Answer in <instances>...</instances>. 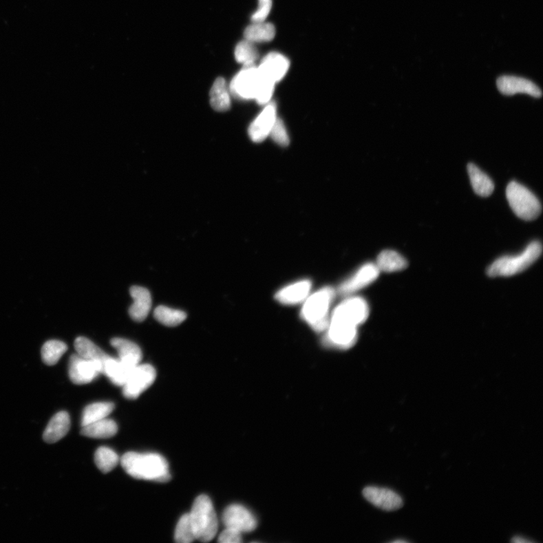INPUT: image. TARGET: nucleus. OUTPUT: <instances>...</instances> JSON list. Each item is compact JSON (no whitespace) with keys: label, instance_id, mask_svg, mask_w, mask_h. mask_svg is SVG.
Returning a JSON list of instances; mask_svg holds the SVG:
<instances>
[{"label":"nucleus","instance_id":"1","mask_svg":"<svg viewBox=\"0 0 543 543\" xmlns=\"http://www.w3.org/2000/svg\"><path fill=\"white\" fill-rule=\"evenodd\" d=\"M121 464L129 476L137 479L161 483L171 479L168 462L158 454L129 452L123 455Z\"/></svg>","mask_w":543,"mask_h":543},{"label":"nucleus","instance_id":"2","mask_svg":"<svg viewBox=\"0 0 543 543\" xmlns=\"http://www.w3.org/2000/svg\"><path fill=\"white\" fill-rule=\"evenodd\" d=\"M335 291L326 287L306 299L301 310L303 319L317 332H325L328 325L330 306L334 300Z\"/></svg>","mask_w":543,"mask_h":543},{"label":"nucleus","instance_id":"3","mask_svg":"<svg viewBox=\"0 0 543 543\" xmlns=\"http://www.w3.org/2000/svg\"><path fill=\"white\" fill-rule=\"evenodd\" d=\"M189 515L195 540L208 542L215 537L218 530L217 517L208 496L201 495L195 499Z\"/></svg>","mask_w":543,"mask_h":543},{"label":"nucleus","instance_id":"4","mask_svg":"<svg viewBox=\"0 0 543 543\" xmlns=\"http://www.w3.org/2000/svg\"><path fill=\"white\" fill-rule=\"evenodd\" d=\"M542 245L538 241L529 244L523 253L515 256H503L496 261L487 270L491 277H511L530 267L542 254Z\"/></svg>","mask_w":543,"mask_h":543},{"label":"nucleus","instance_id":"5","mask_svg":"<svg viewBox=\"0 0 543 543\" xmlns=\"http://www.w3.org/2000/svg\"><path fill=\"white\" fill-rule=\"evenodd\" d=\"M507 198L511 209L519 218L531 222L541 214V204L536 195L515 181L509 184Z\"/></svg>","mask_w":543,"mask_h":543},{"label":"nucleus","instance_id":"6","mask_svg":"<svg viewBox=\"0 0 543 543\" xmlns=\"http://www.w3.org/2000/svg\"><path fill=\"white\" fill-rule=\"evenodd\" d=\"M262 78L256 65L243 67L229 85L231 94L240 100H255Z\"/></svg>","mask_w":543,"mask_h":543},{"label":"nucleus","instance_id":"7","mask_svg":"<svg viewBox=\"0 0 543 543\" xmlns=\"http://www.w3.org/2000/svg\"><path fill=\"white\" fill-rule=\"evenodd\" d=\"M357 328L348 322L330 318L324 337V344L330 348L348 350L356 343Z\"/></svg>","mask_w":543,"mask_h":543},{"label":"nucleus","instance_id":"8","mask_svg":"<svg viewBox=\"0 0 543 543\" xmlns=\"http://www.w3.org/2000/svg\"><path fill=\"white\" fill-rule=\"evenodd\" d=\"M369 316V306L363 298L352 297L338 305L330 319H339L353 326L363 324Z\"/></svg>","mask_w":543,"mask_h":543},{"label":"nucleus","instance_id":"9","mask_svg":"<svg viewBox=\"0 0 543 543\" xmlns=\"http://www.w3.org/2000/svg\"><path fill=\"white\" fill-rule=\"evenodd\" d=\"M156 372L151 365H138L132 370L127 382L123 385V395L136 399L147 390L156 380Z\"/></svg>","mask_w":543,"mask_h":543},{"label":"nucleus","instance_id":"10","mask_svg":"<svg viewBox=\"0 0 543 543\" xmlns=\"http://www.w3.org/2000/svg\"><path fill=\"white\" fill-rule=\"evenodd\" d=\"M103 364L104 362L85 359L75 354L70 359V381L76 385L89 383L102 374Z\"/></svg>","mask_w":543,"mask_h":543},{"label":"nucleus","instance_id":"11","mask_svg":"<svg viewBox=\"0 0 543 543\" xmlns=\"http://www.w3.org/2000/svg\"><path fill=\"white\" fill-rule=\"evenodd\" d=\"M222 520L226 527L242 533L253 531L257 526L256 517L250 510L240 504L227 507L224 511Z\"/></svg>","mask_w":543,"mask_h":543},{"label":"nucleus","instance_id":"12","mask_svg":"<svg viewBox=\"0 0 543 543\" xmlns=\"http://www.w3.org/2000/svg\"><path fill=\"white\" fill-rule=\"evenodd\" d=\"M381 271L375 264L368 263L354 273L350 278L344 281L338 288V292L343 296H349L357 292L362 288L371 285L379 278Z\"/></svg>","mask_w":543,"mask_h":543},{"label":"nucleus","instance_id":"13","mask_svg":"<svg viewBox=\"0 0 543 543\" xmlns=\"http://www.w3.org/2000/svg\"><path fill=\"white\" fill-rule=\"evenodd\" d=\"M362 493L369 502L384 511H396L403 507L404 504L400 495L384 487L368 486L365 487Z\"/></svg>","mask_w":543,"mask_h":543},{"label":"nucleus","instance_id":"14","mask_svg":"<svg viewBox=\"0 0 543 543\" xmlns=\"http://www.w3.org/2000/svg\"><path fill=\"white\" fill-rule=\"evenodd\" d=\"M277 106L273 102L267 104L263 111L250 125L248 135L255 143H261L269 137L273 125L277 120Z\"/></svg>","mask_w":543,"mask_h":543},{"label":"nucleus","instance_id":"15","mask_svg":"<svg viewBox=\"0 0 543 543\" xmlns=\"http://www.w3.org/2000/svg\"><path fill=\"white\" fill-rule=\"evenodd\" d=\"M257 68L263 76L277 83L287 74L290 61L284 54L273 52L266 55Z\"/></svg>","mask_w":543,"mask_h":543},{"label":"nucleus","instance_id":"16","mask_svg":"<svg viewBox=\"0 0 543 543\" xmlns=\"http://www.w3.org/2000/svg\"><path fill=\"white\" fill-rule=\"evenodd\" d=\"M499 91L504 96H514L518 93L529 94L534 98L542 96L541 89L536 84L526 80V78L514 76H503L497 81Z\"/></svg>","mask_w":543,"mask_h":543},{"label":"nucleus","instance_id":"17","mask_svg":"<svg viewBox=\"0 0 543 543\" xmlns=\"http://www.w3.org/2000/svg\"><path fill=\"white\" fill-rule=\"evenodd\" d=\"M130 295L134 302L129 310V316L134 321H143L151 310V295L147 288L140 286L131 287Z\"/></svg>","mask_w":543,"mask_h":543},{"label":"nucleus","instance_id":"18","mask_svg":"<svg viewBox=\"0 0 543 543\" xmlns=\"http://www.w3.org/2000/svg\"><path fill=\"white\" fill-rule=\"evenodd\" d=\"M311 288L312 283L310 280L299 281L279 290L275 295V299L285 305L301 304L310 295Z\"/></svg>","mask_w":543,"mask_h":543},{"label":"nucleus","instance_id":"19","mask_svg":"<svg viewBox=\"0 0 543 543\" xmlns=\"http://www.w3.org/2000/svg\"><path fill=\"white\" fill-rule=\"evenodd\" d=\"M110 343L116 350L119 356L118 359L125 365L133 368L140 365L142 359V352L136 343L123 338H114Z\"/></svg>","mask_w":543,"mask_h":543},{"label":"nucleus","instance_id":"20","mask_svg":"<svg viewBox=\"0 0 543 543\" xmlns=\"http://www.w3.org/2000/svg\"><path fill=\"white\" fill-rule=\"evenodd\" d=\"M70 428V419L69 414L61 412L55 414L47 426L43 435L45 443L53 444L64 438Z\"/></svg>","mask_w":543,"mask_h":543},{"label":"nucleus","instance_id":"21","mask_svg":"<svg viewBox=\"0 0 543 543\" xmlns=\"http://www.w3.org/2000/svg\"><path fill=\"white\" fill-rule=\"evenodd\" d=\"M134 368L125 365L119 359L109 356L104 361L102 374L106 375L114 385L123 387Z\"/></svg>","mask_w":543,"mask_h":543},{"label":"nucleus","instance_id":"22","mask_svg":"<svg viewBox=\"0 0 543 543\" xmlns=\"http://www.w3.org/2000/svg\"><path fill=\"white\" fill-rule=\"evenodd\" d=\"M210 104L217 112H226L231 105V92L224 78H217L210 92Z\"/></svg>","mask_w":543,"mask_h":543},{"label":"nucleus","instance_id":"23","mask_svg":"<svg viewBox=\"0 0 543 543\" xmlns=\"http://www.w3.org/2000/svg\"><path fill=\"white\" fill-rule=\"evenodd\" d=\"M467 170L475 193L482 198H489L494 191L492 180L473 163L468 164Z\"/></svg>","mask_w":543,"mask_h":543},{"label":"nucleus","instance_id":"24","mask_svg":"<svg viewBox=\"0 0 543 543\" xmlns=\"http://www.w3.org/2000/svg\"><path fill=\"white\" fill-rule=\"evenodd\" d=\"M245 39L253 43H268L275 36V28L271 23L253 22L244 32Z\"/></svg>","mask_w":543,"mask_h":543},{"label":"nucleus","instance_id":"25","mask_svg":"<svg viewBox=\"0 0 543 543\" xmlns=\"http://www.w3.org/2000/svg\"><path fill=\"white\" fill-rule=\"evenodd\" d=\"M381 272L394 273L407 267L406 259L392 250H385L377 257L375 264Z\"/></svg>","mask_w":543,"mask_h":543},{"label":"nucleus","instance_id":"26","mask_svg":"<svg viewBox=\"0 0 543 543\" xmlns=\"http://www.w3.org/2000/svg\"><path fill=\"white\" fill-rule=\"evenodd\" d=\"M117 431L116 422L105 418L83 427L81 434L92 438H109L114 436Z\"/></svg>","mask_w":543,"mask_h":543},{"label":"nucleus","instance_id":"27","mask_svg":"<svg viewBox=\"0 0 543 543\" xmlns=\"http://www.w3.org/2000/svg\"><path fill=\"white\" fill-rule=\"evenodd\" d=\"M114 405L111 403H98L85 408L82 416V427L103 419L111 414Z\"/></svg>","mask_w":543,"mask_h":543},{"label":"nucleus","instance_id":"28","mask_svg":"<svg viewBox=\"0 0 543 543\" xmlns=\"http://www.w3.org/2000/svg\"><path fill=\"white\" fill-rule=\"evenodd\" d=\"M74 345L78 355L85 359L104 362L109 356L97 345L85 337H78Z\"/></svg>","mask_w":543,"mask_h":543},{"label":"nucleus","instance_id":"29","mask_svg":"<svg viewBox=\"0 0 543 543\" xmlns=\"http://www.w3.org/2000/svg\"><path fill=\"white\" fill-rule=\"evenodd\" d=\"M255 44L244 39L235 46V60L243 67L255 65V63L259 58V52Z\"/></svg>","mask_w":543,"mask_h":543},{"label":"nucleus","instance_id":"30","mask_svg":"<svg viewBox=\"0 0 543 543\" xmlns=\"http://www.w3.org/2000/svg\"><path fill=\"white\" fill-rule=\"evenodd\" d=\"M155 319L162 325L175 327L187 319V314L181 310H175L168 306H160L154 311Z\"/></svg>","mask_w":543,"mask_h":543},{"label":"nucleus","instance_id":"31","mask_svg":"<svg viewBox=\"0 0 543 543\" xmlns=\"http://www.w3.org/2000/svg\"><path fill=\"white\" fill-rule=\"evenodd\" d=\"M67 350V345L60 341L46 342L42 349V359L47 365L57 364Z\"/></svg>","mask_w":543,"mask_h":543},{"label":"nucleus","instance_id":"32","mask_svg":"<svg viewBox=\"0 0 543 543\" xmlns=\"http://www.w3.org/2000/svg\"><path fill=\"white\" fill-rule=\"evenodd\" d=\"M119 460V456L116 453L106 447L98 448L94 455L96 466L105 474L111 471L117 466Z\"/></svg>","mask_w":543,"mask_h":543},{"label":"nucleus","instance_id":"33","mask_svg":"<svg viewBox=\"0 0 543 543\" xmlns=\"http://www.w3.org/2000/svg\"><path fill=\"white\" fill-rule=\"evenodd\" d=\"M175 540L178 543H191L195 540L189 514H185L180 518L176 526Z\"/></svg>","mask_w":543,"mask_h":543},{"label":"nucleus","instance_id":"34","mask_svg":"<svg viewBox=\"0 0 543 543\" xmlns=\"http://www.w3.org/2000/svg\"><path fill=\"white\" fill-rule=\"evenodd\" d=\"M262 82L261 85H259V88L255 100L259 105H264L270 103L275 90V83L269 80V78H266L264 76L262 75Z\"/></svg>","mask_w":543,"mask_h":543},{"label":"nucleus","instance_id":"35","mask_svg":"<svg viewBox=\"0 0 543 543\" xmlns=\"http://www.w3.org/2000/svg\"><path fill=\"white\" fill-rule=\"evenodd\" d=\"M269 136L279 146L287 147L289 145V136L286 125L278 117L273 125Z\"/></svg>","mask_w":543,"mask_h":543},{"label":"nucleus","instance_id":"36","mask_svg":"<svg viewBox=\"0 0 543 543\" xmlns=\"http://www.w3.org/2000/svg\"><path fill=\"white\" fill-rule=\"evenodd\" d=\"M272 7L273 0H258V8L251 17V21H266L272 10Z\"/></svg>","mask_w":543,"mask_h":543},{"label":"nucleus","instance_id":"37","mask_svg":"<svg viewBox=\"0 0 543 543\" xmlns=\"http://www.w3.org/2000/svg\"><path fill=\"white\" fill-rule=\"evenodd\" d=\"M242 541V533L230 527H226L218 539L220 543H239Z\"/></svg>","mask_w":543,"mask_h":543},{"label":"nucleus","instance_id":"38","mask_svg":"<svg viewBox=\"0 0 543 543\" xmlns=\"http://www.w3.org/2000/svg\"><path fill=\"white\" fill-rule=\"evenodd\" d=\"M511 542H515V543H529V542H531V540L524 539V537H515L513 539H511Z\"/></svg>","mask_w":543,"mask_h":543},{"label":"nucleus","instance_id":"39","mask_svg":"<svg viewBox=\"0 0 543 543\" xmlns=\"http://www.w3.org/2000/svg\"><path fill=\"white\" fill-rule=\"evenodd\" d=\"M392 542H393V543H400V542H403V543H405V542H407V541H406V540H395V541H392Z\"/></svg>","mask_w":543,"mask_h":543}]
</instances>
